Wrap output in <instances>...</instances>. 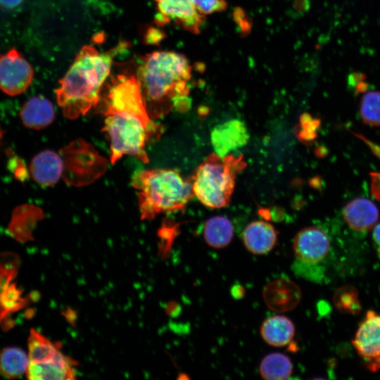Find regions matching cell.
<instances>
[{
  "label": "cell",
  "instance_id": "1",
  "mask_svg": "<svg viewBox=\"0 0 380 380\" xmlns=\"http://www.w3.org/2000/svg\"><path fill=\"white\" fill-rule=\"evenodd\" d=\"M104 103L103 131L110 139L111 163L126 155L147 163L146 146L158 139L163 130L148 114L138 78L118 75Z\"/></svg>",
  "mask_w": 380,
  "mask_h": 380
},
{
  "label": "cell",
  "instance_id": "2",
  "mask_svg": "<svg viewBox=\"0 0 380 380\" xmlns=\"http://www.w3.org/2000/svg\"><path fill=\"white\" fill-rule=\"evenodd\" d=\"M191 72V67L182 54L163 51L145 56L137 78L151 118H160L173 109H189Z\"/></svg>",
  "mask_w": 380,
  "mask_h": 380
},
{
  "label": "cell",
  "instance_id": "3",
  "mask_svg": "<svg viewBox=\"0 0 380 380\" xmlns=\"http://www.w3.org/2000/svg\"><path fill=\"white\" fill-rule=\"evenodd\" d=\"M115 53V50L100 53L90 45L81 49L56 90L57 103L65 117L76 119L98 103Z\"/></svg>",
  "mask_w": 380,
  "mask_h": 380
},
{
  "label": "cell",
  "instance_id": "4",
  "mask_svg": "<svg viewBox=\"0 0 380 380\" xmlns=\"http://www.w3.org/2000/svg\"><path fill=\"white\" fill-rule=\"evenodd\" d=\"M132 185L137 191L143 220L182 210L194 196L191 181L172 169L141 170L133 176Z\"/></svg>",
  "mask_w": 380,
  "mask_h": 380
},
{
  "label": "cell",
  "instance_id": "5",
  "mask_svg": "<svg viewBox=\"0 0 380 380\" xmlns=\"http://www.w3.org/2000/svg\"><path fill=\"white\" fill-rule=\"evenodd\" d=\"M246 165L242 156L229 154L221 157L215 153L210 154L199 165L192 178L194 195L207 207L227 206L234 191L236 177Z\"/></svg>",
  "mask_w": 380,
  "mask_h": 380
},
{
  "label": "cell",
  "instance_id": "6",
  "mask_svg": "<svg viewBox=\"0 0 380 380\" xmlns=\"http://www.w3.org/2000/svg\"><path fill=\"white\" fill-rule=\"evenodd\" d=\"M293 249L296 256L295 272L318 281L322 279L320 264L329 255L331 249L328 234L318 227H308L296 235Z\"/></svg>",
  "mask_w": 380,
  "mask_h": 380
},
{
  "label": "cell",
  "instance_id": "7",
  "mask_svg": "<svg viewBox=\"0 0 380 380\" xmlns=\"http://www.w3.org/2000/svg\"><path fill=\"white\" fill-rule=\"evenodd\" d=\"M59 153L63 162L62 178L69 184H89L106 170V160L82 139L74 141Z\"/></svg>",
  "mask_w": 380,
  "mask_h": 380
},
{
  "label": "cell",
  "instance_id": "8",
  "mask_svg": "<svg viewBox=\"0 0 380 380\" xmlns=\"http://www.w3.org/2000/svg\"><path fill=\"white\" fill-rule=\"evenodd\" d=\"M20 265L21 259L15 253L0 252V325L8 322L9 317L28 301L14 282Z\"/></svg>",
  "mask_w": 380,
  "mask_h": 380
},
{
  "label": "cell",
  "instance_id": "9",
  "mask_svg": "<svg viewBox=\"0 0 380 380\" xmlns=\"http://www.w3.org/2000/svg\"><path fill=\"white\" fill-rule=\"evenodd\" d=\"M34 71L15 49L0 56V89L10 96L24 92L30 86Z\"/></svg>",
  "mask_w": 380,
  "mask_h": 380
},
{
  "label": "cell",
  "instance_id": "10",
  "mask_svg": "<svg viewBox=\"0 0 380 380\" xmlns=\"http://www.w3.org/2000/svg\"><path fill=\"white\" fill-rule=\"evenodd\" d=\"M353 344L364 359L369 369H380V316L373 311L367 312L360 324Z\"/></svg>",
  "mask_w": 380,
  "mask_h": 380
},
{
  "label": "cell",
  "instance_id": "11",
  "mask_svg": "<svg viewBox=\"0 0 380 380\" xmlns=\"http://www.w3.org/2000/svg\"><path fill=\"white\" fill-rule=\"evenodd\" d=\"M158 13L155 17L157 25H164L173 21L184 30L195 34L200 31L203 17L191 0H155Z\"/></svg>",
  "mask_w": 380,
  "mask_h": 380
},
{
  "label": "cell",
  "instance_id": "12",
  "mask_svg": "<svg viewBox=\"0 0 380 380\" xmlns=\"http://www.w3.org/2000/svg\"><path fill=\"white\" fill-rule=\"evenodd\" d=\"M30 369H44L64 362L68 356L61 350L58 343L51 341L38 331L31 329L27 339Z\"/></svg>",
  "mask_w": 380,
  "mask_h": 380
},
{
  "label": "cell",
  "instance_id": "13",
  "mask_svg": "<svg viewBox=\"0 0 380 380\" xmlns=\"http://www.w3.org/2000/svg\"><path fill=\"white\" fill-rule=\"evenodd\" d=\"M249 133L245 123L238 119L226 121L214 127L210 140L215 153L221 157L246 144Z\"/></svg>",
  "mask_w": 380,
  "mask_h": 380
},
{
  "label": "cell",
  "instance_id": "14",
  "mask_svg": "<svg viewBox=\"0 0 380 380\" xmlns=\"http://www.w3.org/2000/svg\"><path fill=\"white\" fill-rule=\"evenodd\" d=\"M267 306L277 312L293 310L301 298L299 287L292 281L281 278L267 284L262 291Z\"/></svg>",
  "mask_w": 380,
  "mask_h": 380
},
{
  "label": "cell",
  "instance_id": "15",
  "mask_svg": "<svg viewBox=\"0 0 380 380\" xmlns=\"http://www.w3.org/2000/svg\"><path fill=\"white\" fill-rule=\"evenodd\" d=\"M30 173L33 179L42 186H51L62 178L63 162L60 153L45 150L32 160Z\"/></svg>",
  "mask_w": 380,
  "mask_h": 380
},
{
  "label": "cell",
  "instance_id": "16",
  "mask_svg": "<svg viewBox=\"0 0 380 380\" xmlns=\"http://www.w3.org/2000/svg\"><path fill=\"white\" fill-rule=\"evenodd\" d=\"M343 217L348 224L358 232H367L376 225L379 210L370 200L357 198L347 203Z\"/></svg>",
  "mask_w": 380,
  "mask_h": 380
},
{
  "label": "cell",
  "instance_id": "17",
  "mask_svg": "<svg viewBox=\"0 0 380 380\" xmlns=\"http://www.w3.org/2000/svg\"><path fill=\"white\" fill-rule=\"evenodd\" d=\"M242 239L246 248L251 253L263 255L269 253L275 246L277 232L268 222L254 221L246 227Z\"/></svg>",
  "mask_w": 380,
  "mask_h": 380
},
{
  "label": "cell",
  "instance_id": "18",
  "mask_svg": "<svg viewBox=\"0 0 380 380\" xmlns=\"http://www.w3.org/2000/svg\"><path fill=\"white\" fill-rule=\"evenodd\" d=\"M43 217L42 210L32 205H24L15 209L8 227V234L20 243L32 240V232Z\"/></svg>",
  "mask_w": 380,
  "mask_h": 380
},
{
  "label": "cell",
  "instance_id": "19",
  "mask_svg": "<svg viewBox=\"0 0 380 380\" xmlns=\"http://www.w3.org/2000/svg\"><path fill=\"white\" fill-rule=\"evenodd\" d=\"M20 117L26 127L40 129L53 122L55 110L52 103L46 98L34 96L23 106Z\"/></svg>",
  "mask_w": 380,
  "mask_h": 380
},
{
  "label": "cell",
  "instance_id": "20",
  "mask_svg": "<svg viewBox=\"0 0 380 380\" xmlns=\"http://www.w3.org/2000/svg\"><path fill=\"white\" fill-rule=\"evenodd\" d=\"M260 334L267 344L275 347H282L292 341L295 334V327L288 317L283 315H274L263 322Z\"/></svg>",
  "mask_w": 380,
  "mask_h": 380
},
{
  "label": "cell",
  "instance_id": "21",
  "mask_svg": "<svg viewBox=\"0 0 380 380\" xmlns=\"http://www.w3.org/2000/svg\"><path fill=\"white\" fill-rule=\"evenodd\" d=\"M203 236L210 246L222 248L232 240L234 227L227 217L222 215L214 216L206 220L203 227Z\"/></svg>",
  "mask_w": 380,
  "mask_h": 380
},
{
  "label": "cell",
  "instance_id": "22",
  "mask_svg": "<svg viewBox=\"0 0 380 380\" xmlns=\"http://www.w3.org/2000/svg\"><path fill=\"white\" fill-rule=\"evenodd\" d=\"M28 355L18 347H6L0 351V373L8 379H16L26 374Z\"/></svg>",
  "mask_w": 380,
  "mask_h": 380
},
{
  "label": "cell",
  "instance_id": "23",
  "mask_svg": "<svg viewBox=\"0 0 380 380\" xmlns=\"http://www.w3.org/2000/svg\"><path fill=\"white\" fill-rule=\"evenodd\" d=\"M292 363L284 354L270 353L265 356L260 365L262 377L268 380L287 379L292 373Z\"/></svg>",
  "mask_w": 380,
  "mask_h": 380
},
{
  "label": "cell",
  "instance_id": "24",
  "mask_svg": "<svg viewBox=\"0 0 380 380\" xmlns=\"http://www.w3.org/2000/svg\"><path fill=\"white\" fill-rule=\"evenodd\" d=\"M360 115L365 124L380 127V91H370L362 96Z\"/></svg>",
  "mask_w": 380,
  "mask_h": 380
},
{
  "label": "cell",
  "instance_id": "25",
  "mask_svg": "<svg viewBox=\"0 0 380 380\" xmlns=\"http://www.w3.org/2000/svg\"><path fill=\"white\" fill-rule=\"evenodd\" d=\"M335 306L341 312L356 314L360 310L357 290L351 286L340 288L334 297Z\"/></svg>",
  "mask_w": 380,
  "mask_h": 380
},
{
  "label": "cell",
  "instance_id": "26",
  "mask_svg": "<svg viewBox=\"0 0 380 380\" xmlns=\"http://www.w3.org/2000/svg\"><path fill=\"white\" fill-rule=\"evenodd\" d=\"M191 1L201 15L221 11L227 7L224 0H191Z\"/></svg>",
  "mask_w": 380,
  "mask_h": 380
},
{
  "label": "cell",
  "instance_id": "27",
  "mask_svg": "<svg viewBox=\"0 0 380 380\" xmlns=\"http://www.w3.org/2000/svg\"><path fill=\"white\" fill-rule=\"evenodd\" d=\"M318 127V121L310 115H303L300 118L298 137L303 140L312 139L315 136V130Z\"/></svg>",
  "mask_w": 380,
  "mask_h": 380
},
{
  "label": "cell",
  "instance_id": "28",
  "mask_svg": "<svg viewBox=\"0 0 380 380\" xmlns=\"http://www.w3.org/2000/svg\"><path fill=\"white\" fill-rule=\"evenodd\" d=\"M369 146L380 158V148L374 144L372 145L371 143H369ZM372 191L374 196L380 200V173H374L372 176Z\"/></svg>",
  "mask_w": 380,
  "mask_h": 380
},
{
  "label": "cell",
  "instance_id": "29",
  "mask_svg": "<svg viewBox=\"0 0 380 380\" xmlns=\"http://www.w3.org/2000/svg\"><path fill=\"white\" fill-rule=\"evenodd\" d=\"M375 248L380 258V223L377 224L374 229L372 234Z\"/></svg>",
  "mask_w": 380,
  "mask_h": 380
},
{
  "label": "cell",
  "instance_id": "30",
  "mask_svg": "<svg viewBox=\"0 0 380 380\" xmlns=\"http://www.w3.org/2000/svg\"><path fill=\"white\" fill-rule=\"evenodd\" d=\"M23 0H0V5L4 8H11L18 6Z\"/></svg>",
  "mask_w": 380,
  "mask_h": 380
},
{
  "label": "cell",
  "instance_id": "31",
  "mask_svg": "<svg viewBox=\"0 0 380 380\" xmlns=\"http://www.w3.org/2000/svg\"><path fill=\"white\" fill-rule=\"evenodd\" d=\"M3 134H4V132L0 127V143H1V139L3 138Z\"/></svg>",
  "mask_w": 380,
  "mask_h": 380
}]
</instances>
